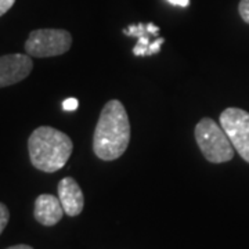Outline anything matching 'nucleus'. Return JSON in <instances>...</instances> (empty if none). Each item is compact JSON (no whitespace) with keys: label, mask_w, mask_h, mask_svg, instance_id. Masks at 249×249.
Instances as JSON below:
<instances>
[{"label":"nucleus","mask_w":249,"mask_h":249,"mask_svg":"<svg viewBox=\"0 0 249 249\" xmlns=\"http://www.w3.org/2000/svg\"><path fill=\"white\" fill-rule=\"evenodd\" d=\"M16 0H0V17L4 16L13 6H14Z\"/></svg>","instance_id":"14"},{"label":"nucleus","mask_w":249,"mask_h":249,"mask_svg":"<svg viewBox=\"0 0 249 249\" xmlns=\"http://www.w3.org/2000/svg\"><path fill=\"white\" fill-rule=\"evenodd\" d=\"M124 35L127 36H136L137 39L139 37H142L144 35H151L148 31H147V25H144V24H139V25H130V27L127 28V29H124Z\"/></svg>","instance_id":"9"},{"label":"nucleus","mask_w":249,"mask_h":249,"mask_svg":"<svg viewBox=\"0 0 249 249\" xmlns=\"http://www.w3.org/2000/svg\"><path fill=\"white\" fill-rule=\"evenodd\" d=\"M238 13H240L241 18L249 24V0H241L238 4Z\"/></svg>","instance_id":"11"},{"label":"nucleus","mask_w":249,"mask_h":249,"mask_svg":"<svg viewBox=\"0 0 249 249\" xmlns=\"http://www.w3.org/2000/svg\"><path fill=\"white\" fill-rule=\"evenodd\" d=\"M58 198L61 202L65 214L75 217L79 216L85 206L83 191L78 184V181L72 178H64L58 183Z\"/></svg>","instance_id":"7"},{"label":"nucleus","mask_w":249,"mask_h":249,"mask_svg":"<svg viewBox=\"0 0 249 249\" xmlns=\"http://www.w3.org/2000/svg\"><path fill=\"white\" fill-rule=\"evenodd\" d=\"M147 31H148L151 35H158V32H160V28L155 27L152 22H150V24H147Z\"/></svg>","instance_id":"16"},{"label":"nucleus","mask_w":249,"mask_h":249,"mask_svg":"<svg viewBox=\"0 0 249 249\" xmlns=\"http://www.w3.org/2000/svg\"><path fill=\"white\" fill-rule=\"evenodd\" d=\"M130 142V122L119 100H109L98 116L93 134V151L101 160L121 158Z\"/></svg>","instance_id":"1"},{"label":"nucleus","mask_w":249,"mask_h":249,"mask_svg":"<svg viewBox=\"0 0 249 249\" xmlns=\"http://www.w3.org/2000/svg\"><path fill=\"white\" fill-rule=\"evenodd\" d=\"M6 249H34L31 245H27V244H18V245H13V247H9Z\"/></svg>","instance_id":"17"},{"label":"nucleus","mask_w":249,"mask_h":249,"mask_svg":"<svg viewBox=\"0 0 249 249\" xmlns=\"http://www.w3.org/2000/svg\"><path fill=\"white\" fill-rule=\"evenodd\" d=\"M72 46V36L65 29H36L25 42V52L35 58H49L65 54Z\"/></svg>","instance_id":"4"},{"label":"nucleus","mask_w":249,"mask_h":249,"mask_svg":"<svg viewBox=\"0 0 249 249\" xmlns=\"http://www.w3.org/2000/svg\"><path fill=\"white\" fill-rule=\"evenodd\" d=\"M34 61L29 54H6L0 57V89L16 85L29 76Z\"/></svg>","instance_id":"6"},{"label":"nucleus","mask_w":249,"mask_h":249,"mask_svg":"<svg viewBox=\"0 0 249 249\" xmlns=\"http://www.w3.org/2000/svg\"><path fill=\"white\" fill-rule=\"evenodd\" d=\"M220 124L234 150L249 163V112L241 108H226L220 114Z\"/></svg>","instance_id":"5"},{"label":"nucleus","mask_w":249,"mask_h":249,"mask_svg":"<svg viewBox=\"0 0 249 249\" xmlns=\"http://www.w3.org/2000/svg\"><path fill=\"white\" fill-rule=\"evenodd\" d=\"M196 140L205 160L212 163H224L234 158V147L229 136L211 118H202L196 126Z\"/></svg>","instance_id":"3"},{"label":"nucleus","mask_w":249,"mask_h":249,"mask_svg":"<svg viewBox=\"0 0 249 249\" xmlns=\"http://www.w3.org/2000/svg\"><path fill=\"white\" fill-rule=\"evenodd\" d=\"M165 43V39L163 37H158L154 43H151L150 45V47H148V53H147V55H154V54H158L160 52V47H162V45Z\"/></svg>","instance_id":"12"},{"label":"nucleus","mask_w":249,"mask_h":249,"mask_svg":"<svg viewBox=\"0 0 249 249\" xmlns=\"http://www.w3.org/2000/svg\"><path fill=\"white\" fill-rule=\"evenodd\" d=\"M65 214L62 208L60 198L52 194H40L36 198L35 208H34V216L36 222L40 223L42 226L52 227L62 219Z\"/></svg>","instance_id":"8"},{"label":"nucleus","mask_w":249,"mask_h":249,"mask_svg":"<svg viewBox=\"0 0 249 249\" xmlns=\"http://www.w3.org/2000/svg\"><path fill=\"white\" fill-rule=\"evenodd\" d=\"M73 142L70 136L52 126H40L28 139L29 160L34 168L45 173L62 169L71 157Z\"/></svg>","instance_id":"2"},{"label":"nucleus","mask_w":249,"mask_h":249,"mask_svg":"<svg viewBox=\"0 0 249 249\" xmlns=\"http://www.w3.org/2000/svg\"><path fill=\"white\" fill-rule=\"evenodd\" d=\"M170 4H175V6H180V7H187L190 4V0H168Z\"/></svg>","instance_id":"15"},{"label":"nucleus","mask_w":249,"mask_h":249,"mask_svg":"<svg viewBox=\"0 0 249 249\" xmlns=\"http://www.w3.org/2000/svg\"><path fill=\"white\" fill-rule=\"evenodd\" d=\"M10 220V211L9 208L3 202H0V235L4 231V229L7 227Z\"/></svg>","instance_id":"10"},{"label":"nucleus","mask_w":249,"mask_h":249,"mask_svg":"<svg viewBox=\"0 0 249 249\" xmlns=\"http://www.w3.org/2000/svg\"><path fill=\"white\" fill-rule=\"evenodd\" d=\"M78 107H79V101L76 98H67L62 103V109L64 111H75Z\"/></svg>","instance_id":"13"}]
</instances>
